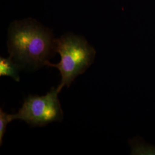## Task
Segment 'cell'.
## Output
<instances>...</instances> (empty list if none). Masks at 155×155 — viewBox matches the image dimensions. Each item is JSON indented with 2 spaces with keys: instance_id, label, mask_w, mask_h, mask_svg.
<instances>
[{
  "instance_id": "obj_1",
  "label": "cell",
  "mask_w": 155,
  "mask_h": 155,
  "mask_svg": "<svg viewBox=\"0 0 155 155\" xmlns=\"http://www.w3.org/2000/svg\"><path fill=\"white\" fill-rule=\"evenodd\" d=\"M8 45L10 57L21 68L39 69L56 52L51 33L33 23L13 25L9 29Z\"/></svg>"
},
{
  "instance_id": "obj_3",
  "label": "cell",
  "mask_w": 155,
  "mask_h": 155,
  "mask_svg": "<svg viewBox=\"0 0 155 155\" xmlns=\"http://www.w3.org/2000/svg\"><path fill=\"white\" fill-rule=\"evenodd\" d=\"M57 88L52 87L43 96L29 95L18 111L12 114L13 120H20L32 127H44L55 121H61L63 112L58 97Z\"/></svg>"
},
{
  "instance_id": "obj_5",
  "label": "cell",
  "mask_w": 155,
  "mask_h": 155,
  "mask_svg": "<svg viewBox=\"0 0 155 155\" xmlns=\"http://www.w3.org/2000/svg\"><path fill=\"white\" fill-rule=\"evenodd\" d=\"M12 114H9L5 113L2 108L0 109V145L3 143V137L6 132L8 124L12 121Z\"/></svg>"
},
{
  "instance_id": "obj_2",
  "label": "cell",
  "mask_w": 155,
  "mask_h": 155,
  "mask_svg": "<svg viewBox=\"0 0 155 155\" xmlns=\"http://www.w3.org/2000/svg\"><path fill=\"white\" fill-rule=\"evenodd\" d=\"M55 43L61 61L57 64L47 61L45 66L55 67L60 71L61 82L57 88L59 93L64 86L69 87L75 79L91 65L96 52L83 38L73 34H66L55 40Z\"/></svg>"
},
{
  "instance_id": "obj_4",
  "label": "cell",
  "mask_w": 155,
  "mask_h": 155,
  "mask_svg": "<svg viewBox=\"0 0 155 155\" xmlns=\"http://www.w3.org/2000/svg\"><path fill=\"white\" fill-rule=\"evenodd\" d=\"M21 67L14 61L11 57L8 58H0V76H7L12 78L15 81L20 82L19 71Z\"/></svg>"
}]
</instances>
